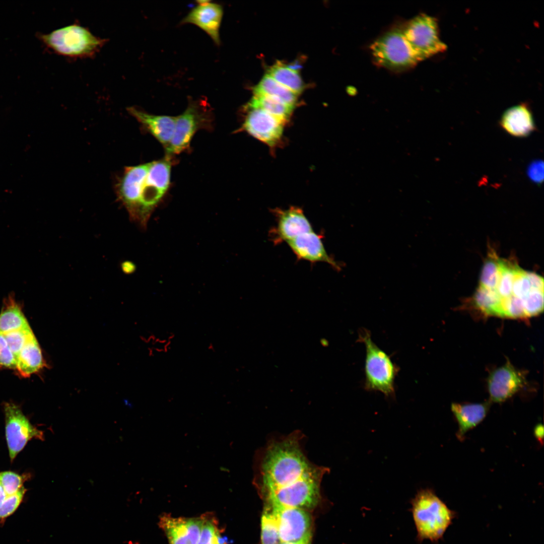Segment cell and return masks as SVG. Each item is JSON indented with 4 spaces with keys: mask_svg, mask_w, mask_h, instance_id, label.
Wrapping results in <instances>:
<instances>
[{
    "mask_svg": "<svg viewBox=\"0 0 544 544\" xmlns=\"http://www.w3.org/2000/svg\"><path fill=\"white\" fill-rule=\"evenodd\" d=\"M171 161L166 158L125 167L117 185L118 198L129 218L145 225L153 207L167 190Z\"/></svg>",
    "mask_w": 544,
    "mask_h": 544,
    "instance_id": "1",
    "label": "cell"
},
{
    "mask_svg": "<svg viewBox=\"0 0 544 544\" xmlns=\"http://www.w3.org/2000/svg\"><path fill=\"white\" fill-rule=\"evenodd\" d=\"M411 512L417 531L416 540L438 543L452 523L456 512L448 508L431 489L418 491L411 501Z\"/></svg>",
    "mask_w": 544,
    "mask_h": 544,
    "instance_id": "2",
    "label": "cell"
},
{
    "mask_svg": "<svg viewBox=\"0 0 544 544\" xmlns=\"http://www.w3.org/2000/svg\"><path fill=\"white\" fill-rule=\"evenodd\" d=\"M359 342L366 348L364 388L367 391H377L387 397L395 396V379L399 367L390 356L372 341L370 332L365 328L359 331Z\"/></svg>",
    "mask_w": 544,
    "mask_h": 544,
    "instance_id": "3",
    "label": "cell"
},
{
    "mask_svg": "<svg viewBox=\"0 0 544 544\" xmlns=\"http://www.w3.org/2000/svg\"><path fill=\"white\" fill-rule=\"evenodd\" d=\"M40 39L53 52L70 57L92 56L107 41L98 37L87 28L77 23L56 29L48 34H40Z\"/></svg>",
    "mask_w": 544,
    "mask_h": 544,
    "instance_id": "4",
    "label": "cell"
},
{
    "mask_svg": "<svg viewBox=\"0 0 544 544\" xmlns=\"http://www.w3.org/2000/svg\"><path fill=\"white\" fill-rule=\"evenodd\" d=\"M370 50L376 63L391 70L410 69L421 61L405 39L401 25L379 37L371 45Z\"/></svg>",
    "mask_w": 544,
    "mask_h": 544,
    "instance_id": "5",
    "label": "cell"
},
{
    "mask_svg": "<svg viewBox=\"0 0 544 544\" xmlns=\"http://www.w3.org/2000/svg\"><path fill=\"white\" fill-rule=\"evenodd\" d=\"M401 26L405 39L420 61L446 49V45L440 39L435 18L422 14Z\"/></svg>",
    "mask_w": 544,
    "mask_h": 544,
    "instance_id": "6",
    "label": "cell"
},
{
    "mask_svg": "<svg viewBox=\"0 0 544 544\" xmlns=\"http://www.w3.org/2000/svg\"><path fill=\"white\" fill-rule=\"evenodd\" d=\"M6 437L11 460L18 454L32 439L44 440V433L33 426L23 414L20 407L13 403L4 405Z\"/></svg>",
    "mask_w": 544,
    "mask_h": 544,
    "instance_id": "7",
    "label": "cell"
},
{
    "mask_svg": "<svg viewBox=\"0 0 544 544\" xmlns=\"http://www.w3.org/2000/svg\"><path fill=\"white\" fill-rule=\"evenodd\" d=\"M211 122L209 113L197 104L190 103L181 114L176 117L172 138L165 148L167 156L179 154L188 148L196 131L200 129L209 128Z\"/></svg>",
    "mask_w": 544,
    "mask_h": 544,
    "instance_id": "8",
    "label": "cell"
},
{
    "mask_svg": "<svg viewBox=\"0 0 544 544\" xmlns=\"http://www.w3.org/2000/svg\"><path fill=\"white\" fill-rule=\"evenodd\" d=\"M267 506L276 519L281 542L310 541L311 520L306 510Z\"/></svg>",
    "mask_w": 544,
    "mask_h": 544,
    "instance_id": "9",
    "label": "cell"
},
{
    "mask_svg": "<svg viewBox=\"0 0 544 544\" xmlns=\"http://www.w3.org/2000/svg\"><path fill=\"white\" fill-rule=\"evenodd\" d=\"M248 112L242 128L269 146L280 141L286 122L259 108L246 107Z\"/></svg>",
    "mask_w": 544,
    "mask_h": 544,
    "instance_id": "10",
    "label": "cell"
},
{
    "mask_svg": "<svg viewBox=\"0 0 544 544\" xmlns=\"http://www.w3.org/2000/svg\"><path fill=\"white\" fill-rule=\"evenodd\" d=\"M524 384L523 375L508 360L492 371L488 378L490 400L497 403L504 402L518 392Z\"/></svg>",
    "mask_w": 544,
    "mask_h": 544,
    "instance_id": "11",
    "label": "cell"
},
{
    "mask_svg": "<svg viewBox=\"0 0 544 544\" xmlns=\"http://www.w3.org/2000/svg\"><path fill=\"white\" fill-rule=\"evenodd\" d=\"M277 225L270 231L274 243L287 242L303 233L313 231L311 224L303 210L291 207L287 210H275Z\"/></svg>",
    "mask_w": 544,
    "mask_h": 544,
    "instance_id": "12",
    "label": "cell"
},
{
    "mask_svg": "<svg viewBox=\"0 0 544 544\" xmlns=\"http://www.w3.org/2000/svg\"><path fill=\"white\" fill-rule=\"evenodd\" d=\"M199 517H174L164 514L159 525L165 532L169 544H197L202 524Z\"/></svg>",
    "mask_w": 544,
    "mask_h": 544,
    "instance_id": "13",
    "label": "cell"
},
{
    "mask_svg": "<svg viewBox=\"0 0 544 544\" xmlns=\"http://www.w3.org/2000/svg\"><path fill=\"white\" fill-rule=\"evenodd\" d=\"M182 20L181 23H190L206 32L217 44L220 43V28L223 9L219 4L200 1Z\"/></svg>",
    "mask_w": 544,
    "mask_h": 544,
    "instance_id": "14",
    "label": "cell"
},
{
    "mask_svg": "<svg viewBox=\"0 0 544 544\" xmlns=\"http://www.w3.org/2000/svg\"><path fill=\"white\" fill-rule=\"evenodd\" d=\"M297 258L311 262H324L335 269L341 266L326 251L322 236L313 231L303 233L286 242Z\"/></svg>",
    "mask_w": 544,
    "mask_h": 544,
    "instance_id": "15",
    "label": "cell"
},
{
    "mask_svg": "<svg viewBox=\"0 0 544 544\" xmlns=\"http://www.w3.org/2000/svg\"><path fill=\"white\" fill-rule=\"evenodd\" d=\"M127 110L165 148L168 146L174 133L176 117L151 114L133 106Z\"/></svg>",
    "mask_w": 544,
    "mask_h": 544,
    "instance_id": "16",
    "label": "cell"
},
{
    "mask_svg": "<svg viewBox=\"0 0 544 544\" xmlns=\"http://www.w3.org/2000/svg\"><path fill=\"white\" fill-rule=\"evenodd\" d=\"M500 125L507 133L518 138L526 137L536 129L532 114L524 104L506 110L501 116Z\"/></svg>",
    "mask_w": 544,
    "mask_h": 544,
    "instance_id": "17",
    "label": "cell"
},
{
    "mask_svg": "<svg viewBox=\"0 0 544 544\" xmlns=\"http://www.w3.org/2000/svg\"><path fill=\"white\" fill-rule=\"evenodd\" d=\"M489 402L451 404V411L458 424L456 436L462 440L465 434L475 427L486 417Z\"/></svg>",
    "mask_w": 544,
    "mask_h": 544,
    "instance_id": "18",
    "label": "cell"
},
{
    "mask_svg": "<svg viewBox=\"0 0 544 544\" xmlns=\"http://www.w3.org/2000/svg\"><path fill=\"white\" fill-rule=\"evenodd\" d=\"M45 366L39 345L35 337L22 349L16 358V367L23 376L28 377Z\"/></svg>",
    "mask_w": 544,
    "mask_h": 544,
    "instance_id": "19",
    "label": "cell"
},
{
    "mask_svg": "<svg viewBox=\"0 0 544 544\" xmlns=\"http://www.w3.org/2000/svg\"><path fill=\"white\" fill-rule=\"evenodd\" d=\"M29 326L20 304L13 295L5 299L0 313V333L8 332Z\"/></svg>",
    "mask_w": 544,
    "mask_h": 544,
    "instance_id": "20",
    "label": "cell"
},
{
    "mask_svg": "<svg viewBox=\"0 0 544 544\" xmlns=\"http://www.w3.org/2000/svg\"><path fill=\"white\" fill-rule=\"evenodd\" d=\"M247 107L259 108L286 122L294 107L264 94H254Z\"/></svg>",
    "mask_w": 544,
    "mask_h": 544,
    "instance_id": "21",
    "label": "cell"
},
{
    "mask_svg": "<svg viewBox=\"0 0 544 544\" xmlns=\"http://www.w3.org/2000/svg\"><path fill=\"white\" fill-rule=\"evenodd\" d=\"M254 94L267 95L278 98L287 104L294 107L297 95L271 78L265 75L254 88Z\"/></svg>",
    "mask_w": 544,
    "mask_h": 544,
    "instance_id": "22",
    "label": "cell"
},
{
    "mask_svg": "<svg viewBox=\"0 0 544 544\" xmlns=\"http://www.w3.org/2000/svg\"><path fill=\"white\" fill-rule=\"evenodd\" d=\"M267 74L297 95L304 89V85L298 72L279 61L269 69Z\"/></svg>",
    "mask_w": 544,
    "mask_h": 544,
    "instance_id": "23",
    "label": "cell"
},
{
    "mask_svg": "<svg viewBox=\"0 0 544 544\" xmlns=\"http://www.w3.org/2000/svg\"><path fill=\"white\" fill-rule=\"evenodd\" d=\"M202 524L197 544H227L218 520L210 513L202 515Z\"/></svg>",
    "mask_w": 544,
    "mask_h": 544,
    "instance_id": "24",
    "label": "cell"
},
{
    "mask_svg": "<svg viewBox=\"0 0 544 544\" xmlns=\"http://www.w3.org/2000/svg\"><path fill=\"white\" fill-rule=\"evenodd\" d=\"M261 544H279L281 542L276 519L267 506L261 519Z\"/></svg>",
    "mask_w": 544,
    "mask_h": 544,
    "instance_id": "25",
    "label": "cell"
},
{
    "mask_svg": "<svg viewBox=\"0 0 544 544\" xmlns=\"http://www.w3.org/2000/svg\"><path fill=\"white\" fill-rule=\"evenodd\" d=\"M16 360L24 346L35 336L30 326L3 334Z\"/></svg>",
    "mask_w": 544,
    "mask_h": 544,
    "instance_id": "26",
    "label": "cell"
},
{
    "mask_svg": "<svg viewBox=\"0 0 544 544\" xmlns=\"http://www.w3.org/2000/svg\"><path fill=\"white\" fill-rule=\"evenodd\" d=\"M26 479V475H20L13 471L0 472V484L7 495L18 492L23 487V484Z\"/></svg>",
    "mask_w": 544,
    "mask_h": 544,
    "instance_id": "27",
    "label": "cell"
},
{
    "mask_svg": "<svg viewBox=\"0 0 544 544\" xmlns=\"http://www.w3.org/2000/svg\"><path fill=\"white\" fill-rule=\"evenodd\" d=\"M26 491L23 487L17 493L6 496L0 505V519L7 517L16 511L21 503Z\"/></svg>",
    "mask_w": 544,
    "mask_h": 544,
    "instance_id": "28",
    "label": "cell"
},
{
    "mask_svg": "<svg viewBox=\"0 0 544 544\" xmlns=\"http://www.w3.org/2000/svg\"><path fill=\"white\" fill-rule=\"evenodd\" d=\"M0 366L15 369L16 360L3 334L0 333Z\"/></svg>",
    "mask_w": 544,
    "mask_h": 544,
    "instance_id": "29",
    "label": "cell"
},
{
    "mask_svg": "<svg viewBox=\"0 0 544 544\" xmlns=\"http://www.w3.org/2000/svg\"><path fill=\"white\" fill-rule=\"evenodd\" d=\"M528 177L534 183L539 184L543 179V162L536 160L531 163L527 171Z\"/></svg>",
    "mask_w": 544,
    "mask_h": 544,
    "instance_id": "30",
    "label": "cell"
},
{
    "mask_svg": "<svg viewBox=\"0 0 544 544\" xmlns=\"http://www.w3.org/2000/svg\"><path fill=\"white\" fill-rule=\"evenodd\" d=\"M534 435L539 442L542 444L543 439V427L542 424H538L536 425L534 429Z\"/></svg>",
    "mask_w": 544,
    "mask_h": 544,
    "instance_id": "31",
    "label": "cell"
},
{
    "mask_svg": "<svg viewBox=\"0 0 544 544\" xmlns=\"http://www.w3.org/2000/svg\"><path fill=\"white\" fill-rule=\"evenodd\" d=\"M122 266L123 270H124L125 271H128L129 273L130 271H132V270H133L134 266L133 265V264L130 262H125Z\"/></svg>",
    "mask_w": 544,
    "mask_h": 544,
    "instance_id": "32",
    "label": "cell"
},
{
    "mask_svg": "<svg viewBox=\"0 0 544 544\" xmlns=\"http://www.w3.org/2000/svg\"><path fill=\"white\" fill-rule=\"evenodd\" d=\"M7 496V495L5 493L3 487L0 484V505L4 501Z\"/></svg>",
    "mask_w": 544,
    "mask_h": 544,
    "instance_id": "33",
    "label": "cell"
},
{
    "mask_svg": "<svg viewBox=\"0 0 544 544\" xmlns=\"http://www.w3.org/2000/svg\"><path fill=\"white\" fill-rule=\"evenodd\" d=\"M279 544H310V541L281 542Z\"/></svg>",
    "mask_w": 544,
    "mask_h": 544,
    "instance_id": "34",
    "label": "cell"
}]
</instances>
